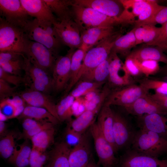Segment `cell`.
Returning <instances> with one entry per match:
<instances>
[{
	"label": "cell",
	"instance_id": "cell-1",
	"mask_svg": "<svg viewBox=\"0 0 167 167\" xmlns=\"http://www.w3.org/2000/svg\"><path fill=\"white\" fill-rule=\"evenodd\" d=\"M124 10L118 18L121 25L134 24L136 27L153 18L165 6L156 1L119 0Z\"/></svg>",
	"mask_w": 167,
	"mask_h": 167
},
{
	"label": "cell",
	"instance_id": "cell-2",
	"mask_svg": "<svg viewBox=\"0 0 167 167\" xmlns=\"http://www.w3.org/2000/svg\"><path fill=\"white\" fill-rule=\"evenodd\" d=\"M72 19L78 25L80 32L97 27H115L121 25L117 18L108 16L91 8L73 3L71 7Z\"/></svg>",
	"mask_w": 167,
	"mask_h": 167
},
{
	"label": "cell",
	"instance_id": "cell-3",
	"mask_svg": "<svg viewBox=\"0 0 167 167\" xmlns=\"http://www.w3.org/2000/svg\"><path fill=\"white\" fill-rule=\"evenodd\" d=\"M122 35L121 31L118 30L86 52L75 79V85L83 75L95 68L109 57L115 41Z\"/></svg>",
	"mask_w": 167,
	"mask_h": 167
},
{
	"label": "cell",
	"instance_id": "cell-4",
	"mask_svg": "<svg viewBox=\"0 0 167 167\" xmlns=\"http://www.w3.org/2000/svg\"><path fill=\"white\" fill-rule=\"evenodd\" d=\"M130 148L139 153L158 158L167 153V140L153 132L139 129Z\"/></svg>",
	"mask_w": 167,
	"mask_h": 167
},
{
	"label": "cell",
	"instance_id": "cell-5",
	"mask_svg": "<svg viewBox=\"0 0 167 167\" xmlns=\"http://www.w3.org/2000/svg\"><path fill=\"white\" fill-rule=\"evenodd\" d=\"M23 30L29 40L44 45L58 56L62 43L53 24L39 23L35 18L28 22Z\"/></svg>",
	"mask_w": 167,
	"mask_h": 167
},
{
	"label": "cell",
	"instance_id": "cell-6",
	"mask_svg": "<svg viewBox=\"0 0 167 167\" xmlns=\"http://www.w3.org/2000/svg\"><path fill=\"white\" fill-rule=\"evenodd\" d=\"M24 30L0 18V52L11 51L24 54L28 40Z\"/></svg>",
	"mask_w": 167,
	"mask_h": 167
},
{
	"label": "cell",
	"instance_id": "cell-7",
	"mask_svg": "<svg viewBox=\"0 0 167 167\" xmlns=\"http://www.w3.org/2000/svg\"><path fill=\"white\" fill-rule=\"evenodd\" d=\"M113 132L117 152L130 148L138 130L129 118L114 111Z\"/></svg>",
	"mask_w": 167,
	"mask_h": 167
},
{
	"label": "cell",
	"instance_id": "cell-8",
	"mask_svg": "<svg viewBox=\"0 0 167 167\" xmlns=\"http://www.w3.org/2000/svg\"><path fill=\"white\" fill-rule=\"evenodd\" d=\"M24 54L32 64L48 73L52 71L58 57L44 45L29 39Z\"/></svg>",
	"mask_w": 167,
	"mask_h": 167
},
{
	"label": "cell",
	"instance_id": "cell-9",
	"mask_svg": "<svg viewBox=\"0 0 167 167\" xmlns=\"http://www.w3.org/2000/svg\"><path fill=\"white\" fill-rule=\"evenodd\" d=\"M149 90L139 84H135L111 91L104 105H117L124 108L140 97L149 93Z\"/></svg>",
	"mask_w": 167,
	"mask_h": 167
},
{
	"label": "cell",
	"instance_id": "cell-10",
	"mask_svg": "<svg viewBox=\"0 0 167 167\" xmlns=\"http://www.w3.org/2000/svg\"><path fill=\"white\" fill-rule=\"evenodd\" d=\"M89 128L98 157V165L102 167H113L117 160L113 147L103 135L96 122H94Z\"/></svg>",
	"mask_w": 167,
	"mask_h": 167
},
{
	"label": "cell",
	"instance_id": "cell-11",
	"mask_svg": "<svg viewBox=\"0 0 167 167\" xmlns=\"http://www.w3.org/2000/svg\"><path fill=\"white\" fill-rule=\"evenodd\" d=\"M0 12L8 23L23 30L31 20L19 0H0Z\"/></svg>",
	"mask_w": 167,
	"mask_h": 167
},
{
	"label": "cell",
	"instance_id": "cell-12",
	"mask_svg": "<svg viewBox=\"0 0 167 167\" xmlns=\"http://www.w3.org/2000/svg\"><path fill=\"white\" fill-rule=\"evenodd\" d=\"M53 25L62 43L70 49L80 47L81 45L80 30L72 19L57 21Z\"/></svg>",
	"mask_w": 167,
	"mask_h": 167
},
{
	"label": "cell",
	"instance_id": "cell-13",
	"mask_svg": "<svg viewBox=\"0 0 167 167\" xmlns=\"http://www.w3.org/2000/svg\"><path fill=\"white\" fill-rule=\"evenodd\" d=\"M75 49H70L64 56L58 57L52 73L53 91L59 92L65 90L69 80L71 59Z\"/></svg>",
	"mask_w": 167,
	"mask_h": 167
},
{
	"label": "cell",
	"instance_id": "cell-14",
	"mask_svg": "<svg viewBox=\"0 0 167 167\" xmlns=\"http://www.w3.org/2000/svg\"><path fill=\"white\" fill-rule=\"evenodd\" d=\"M108 79L110 86L118 88L135 84V80L129 74L124 63L116 53L111 52Z\"/></svg>",
	"mask_w": 167,
	"mask_h": 167
},
{
	"label": "cell",
	"instance_id": "cell-15",
	"mask_svg": "<svg viewBox=\"0 0 167 167\" xmlns=\"http://www.w3.org/2000/svg\"><path fill=\"white\" fill-rule=\"evenodd\" d=\"M23 70L25 72V82L28 83L30 88L42 91L46 87L53 90L52 78L48 73L32 64L26 57Z\"/></svg>",
	"mask_w": 167,
	"mask_h": 167
},
{
	"label": "cell",
	"instance_id": "cell-16",
	"mask_svg": "<svg viewBox=\"0 0 167 167\" xmlns=\"http://www.w3.org/2000/svg\"><path fill=\"white\" fill-rule=\"evenodd\" d=\"M120 167H167V159H160L135 151L126 150L121 156Z\"/></svg>",
	"mask_w": 167,
	"mask_h": 167
},
{
	"label": "cell",
	"instance_id": "cell-17",
	"mask_svg": "<svg viewBox=\"0 0 167 167\" xmlns=\"http://www.w3.org/2000/svg\"><path fill=\"white\" fill-rule=\"evenodd\" d=\"M123 109L129 114L135 117L154 113L167 114V112L151 97L149 93Z\"/></svg>",
	"mask_w": 167,
	"mask_h": 167
},
{
	"label": "cell",
	"instance_id": "cell-18",
	"mask_svg": "<svg viewBox=\"0 0 167 167\" xmlns=\"http://www.w3.org/2000/svg\"><path fill=\"white\" fill-rule=\"evenodd\" d=\"M28 15L42 24H53L58 20L44 0H20Z\"/></svg>",
	"mask_w": 167,
	"mask_h": 167
},
{
	"label": "cell",
	"instance_id": "cell-19",
	"mask_svg": "<svg viewBox=\"0 0 167 167\" xmlns=\"http://www.w3.org/2000/svg\"><path fill=\"white\" fill-rule=\"evenodd\" d=\"M136 118L139 129L153 132L167 140V114L154 113Z\"/></svg>",
	"mask_w": 167,
	"mask_h": 167
},
{
	"label": "cell",
	"instance_id": "cell-20",
	"mask_svg": "<svg viewBox=\"0 0 167 167\" xmlns=\"http://www.w3.org/2000/svg\"><path fill=\"white\" fill-rule=\"evenodd\" d=\"M73 3L91 8L108 16L117 18L121 15L124 8L119 0H74Z\"/></svg>",
	"mask_w": 167,
	"mask_h": 167
},
{
	"label": "cell",
	"instance_id": "cell-21",
	"mask_svg": "<svg viewBox=\"0 0 167 167\" xmlns=\"http://www.w3.org/2000/svg\"><path fill=\"white\" fill-rule=\"evenodd\" d=\"M117 31L115 27H97L81 31V45L79 48L87 52Z\"/></svg>",
	"mask_w": 167,
	"mask_h": 167
},
{
	"label": "cell",
	"instance_id": "cell-22",
	"mask_svg": "<svg viewBox=\"0 0 167 167\" xmlns=\"http://www.w3.org/2000/svg\"><path fill=\"white\" fill-rule=\"evenodd\" d=\"M19 96L28 105L46 109L60 122L56 111V104L48 94L29 89L22 92Z\"/></svg>",
	"mask_w": 167,
	"mask_h": 167
},
{
	"label": "cell",
	"instance_id": "cell-23",
	"mask_svg": "<svg viewBox=\"0 0 167 167\" xmlns=\"http://www.w3.org/2000/svg\"><path fill=\"white\" fill-rule=\"evenodd\" d=\"M96 122L103 135L113 147L115 153L117 152L113 132L114 115L110 106L103 105L98 113Z\"/></svg>",
	"mask_w": 167,
	"mask_h": 167
},
{
	"label": "cell",
	"instance_id": "cell-24",
	"mask_svg": "<svg viewBox=\"0 0 167 167\" xmlns=\"http://www.w3.org/2000/svg\"><path fill=\"white\" fill-rule=\"evenodd\" d=\"M90 143L84 133L79 143L71 148L69 156L70 167H86L91 159Z\"/></svg>",
	"mask_w": 167,
	"mask_h": 167
},
{
	"label": "cell",
	"instance_id": "cell-25",
	"mask_svg": "<svg viewBox=\"0 0 167 167\" xmlns=\"http://www.w3.org/2000/svg\"><path fill=\"white\" fill-rule=\"evenodd\" d=\"M25 58V55L22 53L0 52V67L8 73L20 76L24 69Z\"/></svg>",
	"mask_w": 167,
	"mask_h": 167
},
{
	"label": "cell",
	"instance_id": "cell-26",
	"mask_svg": "<svg viewBox=\"0 0 167 167\" xmlns=\"http://www.w3.org/2000/svg\"><path fill=\"white\" fill-rule=\"evenodd\" d=\"M128 56L139 61L152 60L167 64V55L157 46L144 45L132 50Z\"/></svg>",
	"mask_w": 167,
	"mask_h": 167
},
{
	"label": "cell",
	"instance_id": "cell-27",
	"mask_svg": "<svg viewBox=\"0 0 167 167\" xmlns=\"http://www.w3.org/2000/svg\"><path fill=\"white\" fill-rule=\"evenodd\" d=\"M71 148L65 141L57 143L49 156L48 167H70L69 158Z\"/></svg>",
	"mask_w": 167,
	"mask_h": 167
},
{
	"label": "cell",
	"instance_id": "cell-28",
	"mask_svg": "<svg viewBox=\"0 0 167 167\" xmlns=\"http://www.w3.org/2000/svg\"><path fill=\"white\" fill-rule=\"evenodd\" d=\"M134 28L124 35H122L115 41L111 52L126 58L131 51V49L136 45V39Z\"/></svg>",
	"mask_w": 167,
	"mask_h": 167
},
{
	"label": "cell",
	"instance_id": "cell-29",
	"mask_svg": "<svg viewBox=\"0 0 167 167\" xmlns=\"http://www.w3.org/2000/svg\"><path fill=\"white\" fill-rule=\"evenodd\" d=\"M18 117L20 119L30 118L39 121L49 122L54 125L60 122L46 109L29 105L25 106Z\"/></svg>",
	"mask_w": 167,
	"mask_h": 167
},
{
	"label": "cell",
	"instance_id": "cell-30",
	"mask_svg": "<svg viewBox=\"0 0 167 167\" xmlns=\"http://www.w3.org/2000/svg\"><path fill=\"white\" fill-rule=\"evenodd\" d=\"M101 108L86 110L75 119L71 120L68 126L76 132L81 134H84L86 130L95 122V116Z\"/></svg>",
	"mask_w": 167,
	"mask_h": 167
},
{
	"label": "cell",
	"instance_id": "cell-31",
	"mask_svg": "<svg viewBox=\"0 0 167 167\" xmlns=\"http://www.w3.org/2000/svg\"><path fill=\"white\" fill-rule=\"evenodd\" d=\"M44 0L52 13L56 15L58 21L72 19L71 9L72 0Z\"/></svg>",
	"mask_w": 167,
	"mask_h": 167
},
{
	"label": "cell",
	"instance_id": "cell-32",
	"mask_svg": "<svg viewBox=\"0 0 167 167\" xmlns=\"http://www.w3.org/2000/svg\"><path fill=\"white\" fill-rule=\"evenodd\" d=\"M31 148L28 139L19 146V149L15 147L14 151L8 159L9 163L16 167H26L29 165Z\"/></svg>",
	"mask_w": 167,
	"mask_h": 167
},
{
	"label": "cell",
	"instance_id": "cell-33",
	"mask_svg": "<svg viewBox=\"0 0 167 167\" xmlns=\"http://www.w3.org/2000/svg\"><path fill=\"white\" fill-rule=\"evenodd\" d=\"M135 35L136 39V45L142 43L147 44L154 41L158 36L161 27L143 24L134 27Z\"/></svg>",
	"mask_w": 167,
	"mask_h": 167
},
{
	"label": "cell",
	"instance_id": "cell-34",
	"mask_svg": "<svg viewBox=\"0 0 167 167\" xmlns=\"http://www.w3.org/2000/svg\"><path fill=\"white\" fill-rule=\"evenodd\" d=\"M109 64V56L106 60L95 68L83 75L79 82L86 81L105 83L108 79Z\"/></svg>",
	"mask_w": 167,
	"mask_h": 167
},
{
	"label": "cell",
	"instance_id": "cell-35",
	"mask_svg": "<svg viewBox=\"0 0 167 167\" xmlns=\"http://www.w3.org/2000/svg\"><path fill=\"white\" fill-rule=\"evenodd\" d=\"M55 130L54 126L45 129L32 137L30 139L32 148L42 152L54 142Z\"/></svg>",
	"mask_w": 167,
	"mask_h": 167
},
{
	"label": "cell",
	"instance_id": "cell-36",
	"mask_svg": "<svg viewBox=\"0 0 167 167\" xmlns=\"http://www.w3.org/2000/svg\"><path fill=\"white\" fill-rule=\"evenodd\" d=\"M87 52L78 48L74 52L71 58L70 75L65 92L66 94L75 85V79L80 69L83 61Z\"/></svg>",
	"mask_w": 167,
	"mask_h": 167
},
{
	"label": "cell",
	"instance_id": "cell-37",
	"mask_svg": "<svg viewBox=\"0 0 167 167\" xmlns=\"http://www.w3.org/2000/svg\"><path fill=\"white\" fill-rule=\"evenodd\" d=\"M75 99L69 94L56 104V111L60 121L71 120L73 116L72 106Z\"/></svg>",
	"mask_w": 167,
	"mask_h": 167
},
{
	"label": "cell",
	"instance_id": "cell-38",
	"mask_svg": "<svg viewBox=\"0 0 167 167\" xmlns=\"http://www.w3.org/2000/svg\"><path fill=\"white\" fill-rule=\"evenodd\" d=\"M77 85L69 93L75 98L84 96L88 93L99 89L104 83L86 81L79 82Z\"/></svg>",
	"mask_w": 167,
	"mask_h": 167
},
{
	"label": "cell",
	"instance_id": "cell-39",
	"mask_svg": "<svg viewBox=\"0 0 167 167\" xmlns=\"http://www.w3.org/2000/svg\"><path fill=\"white\" fill-rule=\"evenodd\" d=\"M139 83L149 91L153 90L155 92L167 95V81L145 77L140 79Z\"/></svg>",
	"mask_w": 167,
	"mask_h": 167
},
{
	"label": "cell",
	"instance_id": "cell-40",
	"mask_svg": "<svg viewBox=\"0 0 167 167\" xmlns=\"http://www.w3.org/2000/svg\"><path fill=\"white\" fill-rule=\"evenodd\" d=\"M13 135L9 133L1 138L0 141V154L4 159H9L12 154L15 148Z\"/></svg>",
	"mask_w": 167,
	"mask_h": 167
},
{
	"label": "cell",
	"instance_id": "cell-41",
	"mask_svg": "<svg viewBox=\"0 0 167 167\" xmlns=\"http://www.w3.org/2000/svg\"><path fill=\"white\" fill-rule=\"evenodd\" d=\"M111 91L109 86H105L92 100L88 101L85 100L86 110H93L102 107Z\"/></svg>",
	"mask_w": 167,
	"mask_h": 167
},
{
	"label": "cell",
	"instance_id": "cell-42",
	"mask_svg": "<svg viewBox=\"0 0 167 167\" xmlns=\"http://www.w3.org/2000/svg\"><path fill=\"white\" fill-rule=\"evenodd\" d=\"M135 60L143 75L145 77L148 78L151 75L157 74L160 70L159 62L156 61L146 60L139 61Z\"/></svg>",
	"mask_w": 167,
	"mask_h": 167
},
{
	"label": "cell",
	"instance_id": "cell-43",
	"mask_svg": "<svg viewBox=\"0 0 167 167\" xmlns=\"http://www.w3.org/2000/svg\"><path fill=\"white\" fill-rule=\"evenodd\" d=\"M84 134L76 132L68 126L65 133V142L71 147H73L79 143Z\"/></svg>",
	"mask_w": 167,
	"mask_h": 167
},
{
	"label": "cell",
	"instance_id": "cell-44",
	"mask_svg": "<svg viewBox=\"0 0 167 167\" xmlns=\"http://www.w3.org/2000/svg\"><path fill=\"white\" fill-rule=\"evenodd\" d=\"M124 64L130 75L134 78H138L143 75L135 59L127 56Z\"/></svg>",
	"mask_w": 167,
	"mask_h": 167
},
{
	"label": "cell",
	"instance_id": "cell-45",
	"mask_svg": "<svg viewBox=\"0 0 167 167\" xmlns=\"http://www.w3.org/2000/svg\"><path fill=\"white\" fill-rule=\"evenodd\" d=\"M167 22V6H165L156 14L153 18L143 23L139 26L143 24L155 26L157 24H159L162 25Z\"/></svg>",
	"mask_w": 167,
	"mask_h": 167
},
{
	"label": "cell",
	"instance_id": "cell-46",
	"mask_svg": "<svg viewBox=\"0 0 167 167\" xmlns=\"http://www.w3.org/2000/svg\"><path fill=\"white\" fill-rule=\"evenodd\" d=\"M0 79H2L9 84L15 87L19 86L22 83L25 82L24 78L20 76L8 73L0 67Z\"/></svg>",
	"mask_w": 167,
	"mask_h": 167
},
{
	"label": "cell",
	"instance_id": "cell-47",
	"mask_svg": "<svg viewBox=\"0 0 167 167\" xmlns=\"http://www.w3.org/2000/svg\"><path fill=\"white\" fill-rule=\"evenodd\" d=\"M54 125L53 123L47 122H40L38 124L32 129L23 132L22 137L26 139H30L42 131L51 127Z\"/></svg>",
	"mask_w": 167,
	"mask_h": 167
},
{
	"label": "cell",
	"instance_id": "cell-48",
	"mask_svg": "<svg viewBox=\"0 0 167 167\" xmlns=\"http://www.w3.org/2000/svg\"><path fill=\"white\" fill-rule=\"evenodd\" d=\"M161 31L158 37L153 41L144 45L158 46L167 43V22L161 25Z\"/></svg>",
	"mask_w": 167,
	"mask_h": 167
},
{
	"label": "cell",
	"instance_id": "cell-49",
	"mask_svg": "<svg viewBox=\"0 0 167 167\" xmlns=\"http://www.w3.org/2000/svg\"><path fill=\"white\" fill-rule=\"evenodd\" d=\"M15 87H13L9 84L0 79V98L1 100L12 95L14 92Z\"/></svg>",
	"mask_w": 167,
	"mask_h": 167
},
{
	"label": "cell",
	"instance_id": "cell-50",
	"mask_svg": "<svg viewBox=\"0 0 167 167\" xmlns=\"http://www.w3.org/2000/svg\"><path fill=\"white\" fill-rule=\"evenodd\" d=\"M149 94L152 98L167 112V95L156 92Z\"/></svg>",
	"mask_w": 167,
	"mask_h": 167
},
{
	"label": "cell",
	"instance_id": "cell-51",
	"mask_svg": "<svg viewBox=\"0 0 167 167\" xmlns=\"http://www.w3.org/2000/svg\"><path fill=\"white\" fill-rule=\"evenodd\" d=\"M40 122L30 118L24 119L22 123L23 132L27 131L33 128L38 124Z\"/></svg>",
	"mask_w": 167,
	"mask_h": 167
},
{
	"label": "cell",
	"instance_id": "cell-52",
	"mask_svg": "<svg viewBox=\"0 0 167 167\" xmlns=\"http://www.w3.org/2000/svg\"><path fill=\"white\" fill-rule=\"evenodd\" d=\"M101 91L98 89L91 91L84 95L83 98L86 101H89L92 100Z\"/></svg>",
	"mask_w": 167,
	"mask_h": 167
},
{
	"label": "cell",
	"instance_id": "cell-53",
	"mask_svg": "<svg viewBox=\"0 0 167 167\" xmlns=\"http://www.w3.org/2000/svg\"><path fill=\"white\" fill-rule=\"evenodd\" d=\"M6 125L5 122L0 121V136L1 138L5 136L6 132Z\"/></svg>",
	"mask_w": 167,
	"mask_h": 167
},
{
	"label": "cell",
	"instance_id": "cell-54",
	"mask_svg": "<svg viewBox=\"0 0 167 167\" xmlns=\"http://www.w3.org/2000/svg\"><path fill=\"white\" fill-rule=\"evenodd\" d=\"M158 73L161 74V78L167 77V64H166L161 68H160Z\"/></svg>",
	"mask_w": 167,
	"mask_h": 167
},
{
	"label": "cell",
	"instance_id": "cell-55",
	"mask_svg": "<svg viewBox=\"0 0 167 167\" xmlns=\"http://www.w3.org/2000/svg\"><path fill=\"white\" fill-rule=\"evenodd\" d=\"M86 167H101L96 164L93 161L92 159H91L90 161L87 165Z\"/></svg>",
	"mask_w": 167,
	"mask_h": 167
},
{
	"label": "cell",
	"instance_id": "cell-56",
	"mask_svg": "<svg viewBox=\"0 0 167 167\" xmlns=\"http://www.w3.org/2000/svg\"><path fill=\"white\" fill-rule=\"evenodd\" d=\"M157 46L161 48L165 53H167V43L160 45Z\"/></svg>",
	"mask_w": 167,
	"mask_h": 167
},
{
	"label": "cell",
	"instance_id": "cell-57",
	"mask_svg": "<svg viewBox=\"0 0 167 167\" xmlns=\"http://www.w3.org/2000/svg\"><path fill=\"white\" fill-rule=\"evenodd\" d=\"M8 120L6 116L0 111V121L5 122Z\"/></svg>",
	"mask_w": 167,
	"mask_h": 167
},
{
	"label": "cell",
	"instance_id": "cell-58",
	"mask_svg": "<svg viewBox=\"0 0 167 167\" xmlns=\"http://www.w3.org/2000/svg\"><path fill=\"white\" fill-rule=\"evenodd\" d=\"M160 80L167 81V77L158 79Z\"/></svg>",
	"mask_w": 167,
	"mask_h": 167
},
{
	"label": "cell",
	"instance_id": "cell-59",
	"mask_svg": "<svg viewBox=\"0 0 167 167\" xmlns=\"http://www.w3.org/2000/svg\"></svg>",
	"mask_w": 167,
	"mask_h": 167
}]
</instances>
